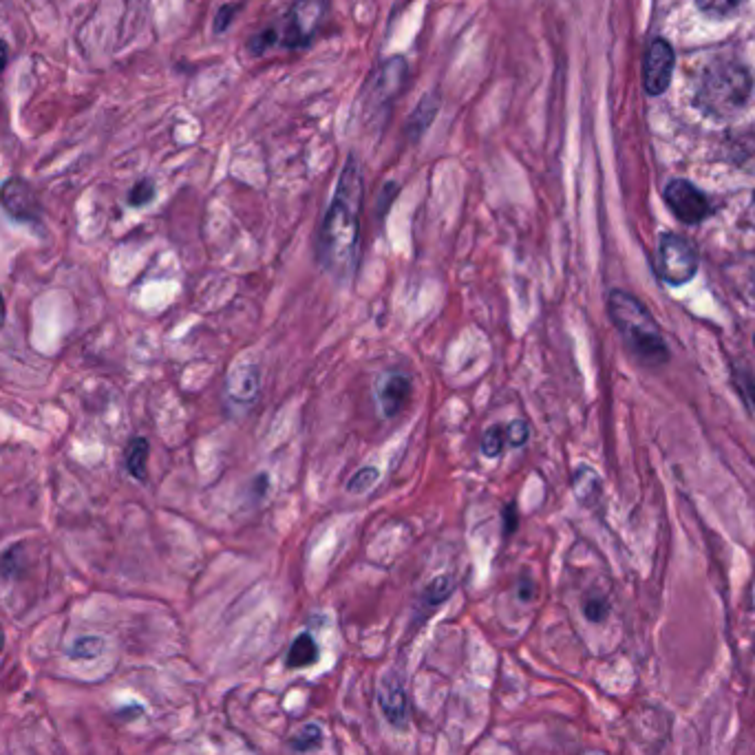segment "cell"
<instances>
[{"mask_svg":"<svg viewBox=\"0 0 755 755\" xmlns=\"http://www.w3.org/2000/svg\"><path fill=\"white\" fill-rule=\"evenodd\" d=\"M363 168L352 155L338 177L334 197L316 237V259L321 268L345 281L356 272L360 243V210H363Z\"/></svg>","mask_w":755,"mask_h":755,"instance_id":"1","label":"cell"},{"mask_svg":"<svg viewBox=\"0 0 755 755\" xmlns=\"http://www.w3.org/2000/svg\"><path fill=\"white\" fill-rule=\"evenodd\" d=\"M329 0H292L287 12L274 20L272 25L261 29L248 42V51L252 56H263L272 47H281L287 51L310 47L312 38L321 27Z\"/></svg>","mask_w":755,"mask_h":755,"instance_id":"2","label":"cell"},{"mask_svg":"<svg viewBox=\"0 0 755 755\" xmlns=\"http://www.w3.org/2000/svg\"><path fill=\"white\" fill-rule=\"evenodd\" d=\"M608 312L614 327L619 329L625 343L645 363H665L667 347L661 329L645 310V305L623 290H612L608 296Z\"/></svg>","mask_w":755,"mask_h":755,"instance_id":"3","label":"cell"},{"mask_svg":"<svg viewBox=\"0 0 755 755\" xmlns=\"http://www.w3.org/2000/svg\"><path fill=\"white\" fill-rule=\"evenodd\" d=\"M751 78L736 62H716L705 69L698 87V104L714 118H729L747 104Z\"/></svg>","mask_w":755,"mask_h":755,"instance_id":"4","label":"cell"},{"mask_svg":"<svg viewBox=\"0 0 755 755\" xmlns=\"http://www.w3.org/2000/svg\"><path fill=\"white\" fill-rule=\"evenodd\" d=\"M658 261H661V274L663 279L672 285H683L694 279L698 270V257L696 250L691 248V243L678 235H665L661 241V252H658Z\"/></svg>","mask_w":755,"mask_h":755,"instance_id":"5","label":"cell"},{"mask_svg":"<svg viewBox=\"0 0 755 755\" xmlns=\"http://www.w3.org/2000/svg\"><path fill=\"white\" fill-rule=\"evenodd\" d=\"M407 78H409L407 60H404L402 56L385 60L380 67H376L374 76H371V80L367 82V89L363 93L365 104L367 106L387 104L402 91L404 84H407Z\"/></svg>","mask_w":755,"mask_h":755,"instance_id":"6","label":"cell"},{"mask_svg":"<svg viewBox=\"0 0 755 755\" xmlns=\"http://www.w3.org/2000/svg\"><path fill=\"white\" fill-rule=\"evenodd\" d=\"M413 391V382L402 371H385L376 378L374 393H376V407L382 418H396L409 402Z\"/></svg>","mask_w":755,"mask_h":755,"instance_id":"7","label":"cell"},{"mask_svg":"<svg viewBox=\"0 0 755 755\" xmlns=\"http://www.w3.org/2000/svg\"><path fill=\"white\" fill-rule=\"evenodd\" d=\"M665 199L674 215L685 223H700L709 215V201L700 193V190L685 182V179H676L667 186Z\"/></svg>","mask_w":755,"mask_h":755,"instance_id":"8","label":"cell"},{"mask_svg":"<svg viewBox=\"0 0 755 755\" xmlns=\"http://www.w3.org/2000/svg\"><path fill=\"white\" fill-rule=\"evenodd\" d=\"M674 69V51L667 45L665 40H654L650 49L645 53V69H643V82L647 93L661 95L669 87V78H672Z\"/></svg>","mask_w":755,"mask_h":755,"instance_id":"9","label":"cell"},{"mask_svg":"<svg viewBox=\"0 0 755 755\" xmlns=\"http://www.w3.org/2000/svg\"><path fill=\"white\" fill-rule=\"evenodd\" d=\"M0 206L5 208L7 215H12L14 219L27 221L34 219L38 215V197L31 186L25 182V179L12 177L0 186Z\"/></svg>","mask_w":755,"mask_h":755,"instance_id":"10","label":"cell"},{"mask_svg":"<svg viewBox=\"0 0 755 755\" xmlns=\"http://www.w3.org/2000/svg\"><path fill=\"white\" fill-rule=\"evenodd\" d=\"M378 707L391 727L404 729L409 722V698L398 676H387L378 687Z\"/></svg>","mask_w":755,"mask_h":755,"instance_id":"11","label":"cell"},{"mask_svg":"<svg viewBox=\"0 0 755 755\" xmlns=\"http://www.w3.org/2000/svg\"><path fill=\"white\" fill-rule=\"evenodd\" d=\"M261 391V371L254 363H239L226 378V393L237 404H252Z\"/></svg>","mask_w":755,"mask_h":755,"instance_id":"12","label":"cell"},{"mask_svg":"<svg viewBox=\"0 0 755 755\" xmlns=\"http://www.w3.org/2000/svg\"><path fill=\"white\" fill-rule=\"evenodd\" d=\"M440 106H442V98L438 91L422 95L420 102L416 104V109H413V113L407 118V124H404V133H407L411 142H418L420 137L431 129V124L440 113Z\"/></svg>","mask_w":755,"mask_h":755,"instance_id":"13","label":"cell"},{"mask_svg":"<svg viewBox=\"0 0 755 755\" xmlns=\"http://www.w3.org/2000/svg\"><path fill=\"white\" fill-rule=\"evenodd\" d=\"M318 656H321V650H318L314 636L310 632H301L290 645V652L285 656V665L290 669L312 667L318 661Z\"/></svg>","mask_w":755,"mask_h":755,"instance_id":"14","label":"cell"},{"mask_svg":"<svg viewBox=\"0 0 755 755\" xmlns=\"http://www.w3.org/2000/svg\"><path fill=\"white\" fill-rule=\"evenodd\" d=\"M148 453H151V446H148L146 438H133L129 444H126V453H124L126 469H129V473L140 482L146 480Z\"/></svg>","mask_w":755,"mask_h":755,"instance_id":"15","label":"cell"},{"mask_svg":"<svg viewBox=\"0 0 755 755\" xmlns=\"http://www.w3.org/2000/svg\"><path fill=\"white\" fill-rule=\"evenodd\" d=\"M455 592V581L453 577H449V574H440V577H435L427 588H424L422 592V603L424 608H440L442 603H446L451 599V594Z\"/></svg>","mask_w":755,"mask_h":755,"instance_id":"16","label":"cell"},{"mask_svg":"<svg viewBox=\"0 0 755 755\" xmlns=\"http://www.w3.org/2000/svg\"><path fill=\"white\" fill-rule=\"evenodd\" d=\"M323 744V729L318 725H305L301 731H296L290 738V749L296 753H307L314 751Z\"/></svg>","mask_w":755,"mask_h":755,"instance_id":"17","label":"cell"},{"mask_svg":"<svg viewBox=\"0 0 755 755\" xmlns=\"http://www.w3.org/2000/svg\"><path fill=\"white\" fill-rule=\"evenodd\" d=\"M378 480H380V471L376 469V466H363V469L349 477L345 488L349 495H365L378 484Z\"/></svg>","mask_w":755,"mask_h":755,"instance_id":"18","label":"cell"},{"mask_svg":"<svg viewBox=\"0 0 755 755\" xmlns=\"http://www.w3.org/2000/svg\"><path fill=\"white\" fill-rule=\"evenodd\" d=\"M504 442H506V427H502V424H493V427H488L484 431V438H482V444H480L482 455L495 460V457L502 455Z\"/></svg>","mask_w":755,"mask_h":755,"instance_id":"19","label":"cell"},{"mask_svg":"<svg viewBox=\"0 0 755 755\" xmlns=\"http://www.w3.org/2000/svg\"><path fill=\"white\" fill-rule=\"evenodd\" d=\"M102 650H104V641L100 636H84L71 645L69 656L76 658V661H91V658H98Z\"/></svg>","mask_w":755,"mask_h":755,"instance_id":"20","label":"cell"},{"mask_svg":"<svg viewBox=\"0 0 755 755\" xmlns=\"http://www.w3.org/2000/svg\"><path fill=\"white\" fill-rule=\"evenodd\" d=\"M572 482H574V493H577V497L581 499L583 504H588V499H592L594 493H599V491H601L599 477L594 475L592 471H588V482H583V477H581L579 473H574Z\"/></svg>","mask_w":755,"mask_h":755,"instance_id":"21","label":"cell"},{"mask_svg":"<svg viewBox=\"0 0 755 755\" xmlns=\"http://www.w3.org/2000/svg\"><path fill=\"white\" fill-rule=\"evenodd\" d=\"M530 440V427L526 420H513L506 427V442L513 446V449H521L526 442Z\"/></svg>","mask_w":755,"mask_h":755,"instance_id":"22","label":"cell"},{"mask_svg":"<svg viewBox=\"0 0 755 755\" xmlns=\"http://www.w3.org/2000/svg\"><path fill=\"white\" fill-rule=\"evenodd\" d=\"M153 197H155L153 179H142V182H137L129 193V204L131 206H146V204H151Z\"/></svg>","mask_w":755,"mask_h":755,"instance_id":"23","label":"cell"},{"mask_svg":"<svg viewBox=\"0 0 755 755\" xmlns=\"http://www.w3.org/2000/svg\"><path fill=\"white\" fill-rule=\"evenodd\" d=\"M696 3L707 14L725 16V14H731L733 9H738L744 0H696Z\"/></svg>","mask_w":755,"mask_h":755,"instance_id":"24","label":"cell"},{"mask_svg":"<svg viewBox=\"0 0 755 755\" xmlns=\"http://www.w3.org/2000/svg\"><path fill=\"white\" fill-rule=\"evenodd\" d=\"M608 601L601 599V597H590L586 603H583V614H586V619L592 621V623H601L605 621V616H608Z\"/></svg>","mask_w":755,"mask_h":755,"instance_id":"25","label":"cell"},{"mask_svg":"<svg viewBox=\"0 0 755 755\" xmlns=\"http://www.w3.org/2000/svg\"><path fill=\"white\" fill-rule=\"evenodd\" d=\"M237 12H239V7L235 3L221 5L217 16H215V34H223V31H226L232 25V20H235Z\"/></svg>","mask_w":755,"mask_h":755,"instance_id":"26","label":"cell"},{"mask_svg":"<svg viewBox=\"0 0 755 755\" xmlns=\"http://www.w3.org/2000/svg\"><path fill=\"white\" fill-rule=\"evenodd\" d=\"M502 517H504V533L506 535H513L517 526H519V513H517V504H508L504 510H502Z\"/></svg>","mask_w":755,"mask_h":755,"instance_id":"27","label":"cell"},{"mask_svg":"<svg viewBox=\"0 0 755 755\" xmlns=\"http://www.w3.org/2000/svg\"><path fill=\"white\" fill-rule=\"evenodd\" d=\"M396 195H398V184L396 182H387L385 188H382V195H380V210H378L380 217H385V212L391 206V201L396 199Z\"/></svg>","mask_w":755,"mask_h":755,"instance_id":"28","label":"cell"},{"mask_svg":"<svg viewBox=\"0 0 755 755\" xmlns=\"http://www.w3.org/2000/svg\"><path fill=\"white\" fill-rule=\"evenodd\" d=\"M517 594H519L521 601H530V599H533L535 597L533 581H530V579H521L519 581V588H517Z\"/></svg>","mask_w":755,"mask_h":755,"instance_id":"29","label":"cell"},{"mask_svg":"<svg viewBox=\"0 0 755 755\" xmlns=\"http://www.w3.org/2000/svg\"><path fill=\"white\" fill-rule=\"evenodd\" d=\"M7 62H9V47L5 40H0V76H3Z\"/></svg>","mask_w":755,"mask_h":755,"instance_id":"30","label":"cell"},{"mask_svg":"<svg viewBox=\"0 0 755 755\" xmlns=\"http://www.w3.org/2000/svg\"><path fill=\"white\" fill-rule=\"evenodd\" d=\"M5 323V301H3V294H0V327H3Z\"/></svg>","mask_w":755,"mask_h":755,"instance_id":"31","label":"cell"},{"mask_svg":"<svg viewBox=\"0 0 755 755\" xmlns=\"http://www.w3.org/2000/svg\"><path fill=\"white\" fill-rule=\"evenodd\" d=\"M3 647H5V630H3V625H0V652H3Z\"/></svg>","mask_w":755,"mask_h":755,"instance_id":"32","label":"cell"},{"mask_svg":"<svg viewBox=\"0 0 755 755\" xmlns=\"http://www.w3.org/2000/svg\"><path fill=\"white\" fill-rule=\"evenodd\" d=\"M753 215H755V201H753Z\"/></svg>","mask_w":755,"mask_h":755,"instance_id":"33","label":"cell"}]
</instances>
